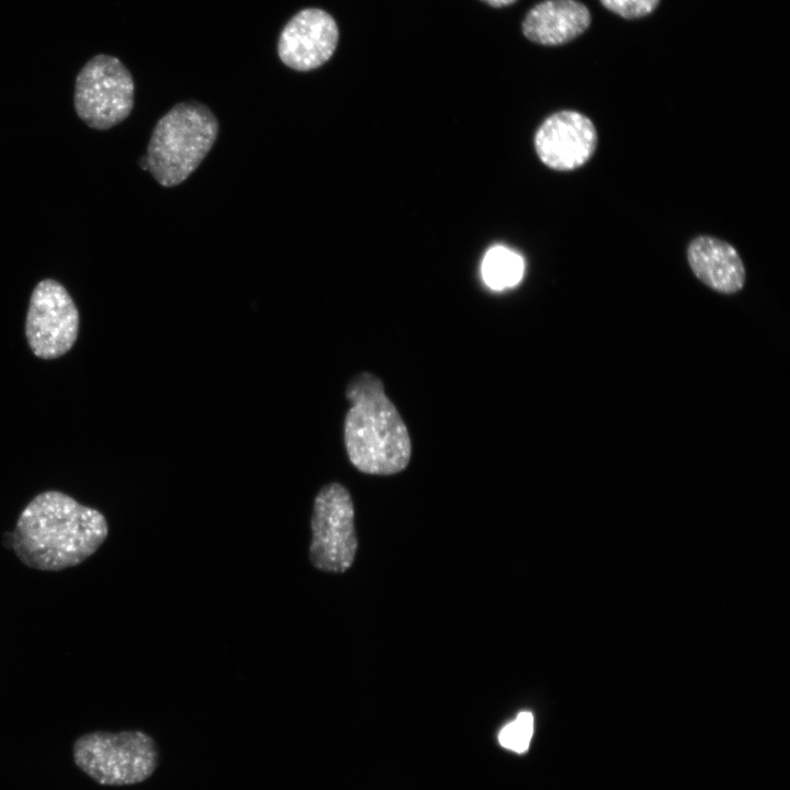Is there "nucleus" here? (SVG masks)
<instances>
[{"instance_id": "1", "label": "nucleus", "mask_w": 790, "mask_h": 790, "mask_svg": "<svg viewBox=\"0 0 790 790\" xmlns=\"http://www.w3.org/2000/svg\"><path fill=\"white\" fill-rule=\"evenodd\" d=\"M109 532L105 517L58 490L35 496L20 514L12 549L26 566L61 571L91 556Z\"/></svg>"}, {"instance_id": "2", "label": "nucleus", "mask_w": 790, "mask_h": 790, "mask_svg": "<svg viewBox=\"0 0 790 790\" xmlns=\"http://www.w3.org/2000/svg\"><path fill=\"white\" fill-rule=\"evenodd\" d=\"M351 404L343 421L348 458L360 472L393 475L404 471L411 456L408 429L380 377L361 372L346 388Z\"/></svg>"}, {"instance_id": "3", "label": "nucleus", "mask_w": 790, "mask_h": 790, "mask_svg": "<svg viewBox=\"0 0 790 790\" xmlns=\"http://www.w3.org/2000/svg\"><path fill=\"white\" fill-rule=\"evenodd\" d=\"M218 135V121L204 104L172 106L156 124L147 147L148 171L162 187L182 183L200 166Z\"/></svg>"}, {"instance_id": "4", "label": "nucleus", "mask_w": 790, "mask_h": 790, "mask_svg": "<svg viewBox=\"0 0 790 790\" xmlns=\"http://www.w3.org/2000/svg\"><path fill=\"white\" fill-rule=\"evenodd\" d=\"M76 765L104 786H129L148 779L158 767L159 752L142 731L93 732L74 744Z\"/></svg>"}, {"instance_id": "5", "label": "nucleus", "mask_w": 790, "mask_h": 790, "mask_svg": "<svg viewBox=\"0 0 790 790\" xmlns=\"http://www.w3.org/2000/svg\"><path fill=\"white\" fill-rule=\"evenodd\" d=\"M74 104L78 116L92 128L103 131L117 125L134 104L129 70L114 56H93L77 75Z\"/></svg>"}, {"instance_id": "6", "label": "nucleus", "mask_w": 790, "mask_h": 790, "mask_svg": "<svg viewBox=\"0 0 790 790\" xmlns=\"http://www.w3.org/2000/svg\"><path fill=\"white\" fill-rule=\"evenodd\" d=\"M309 560L321 571L343 573L353 563L358 540L354 508L348 489L332 482L320 488L311 519Z\"/></svg>"}, {"instance_id": "7", "label": "nucleus", "mask_w": 790, "mask_h": 790, "mask_svg": "<svg viewBox=\"0 0 790 790\" xmlns=\"http://www.w3.org/2000/svg\"><path fill=\"white\" fill-rule=\"evenodd\" d=\"M79 313L67 290L46 279L33 290L25 320V336L32 352L42 359H55L71 349L77 340Z\"/></svg>"}, {"instance_id": "8", "label": "nucleus", "mask_w": 790, "mask_h": 790, "mask_svg": "<svg viewBox=\"0 0 790 790\" xmlns=\"http://www.w3.org/2000/svg\"><path fill=\"white\" fill-rule=\"evenodd\" d=\"M598 146V132L590 117L574 110L549 115L534 136L540 160L556 171H572L583 167Z\"/></svg>"}, {"instance_id": "9", "label": "nucleus", "mask_w": 790, "mask_h": 790, "mask_svg": "<svg viewBox=\"0 0 790 790\" xmlns=\"http://www.w3.org/2000/svg\"><path fill=\"white\" fill-rule=\"evenodd\" d=\"M339 40L335 19L319 8H305L294 14L282 29L278 55L291 69L309 71L323 66L332 56Z\"/></svg>"}, {"instance_id": "10", "label": "nucleus", "mask_w": 790, "mask_h": 790, "mask_svg": "<svg viewBox=\"0 0 790 790\" xmlns=\"http://www.w3.org/2000/svg\"><path fill=\"white\" fill-rule=\"evenodd\" d=\"M686 257L692 273L711 290L734 294L743 289L746 270L738 251L730 242L699 235L688 244Z\"/></svg>"}, {"instance_id": "11", "label": "nucleus", "mask_w": 790, "mask_h": 790, "mask_svg": "<svg viewBox=\"0 0 790 790\" xmlns=\"http://www.w3.org/2000/svg\"><path fill=\"white\" fill-rule=\"evenodd\" d=\"M590 23L588 9L575 0H545L526 15L522 31L542 45H561L582 34Z\"/></svg>"}, {"instance_id": "12", "label": "nucleus", "mask_w": 790, "mask_h": 790, "mask_svg": "<svg viewBox=\"0 0 790 790\" xmlns=\"http://www.w3.org/2000/svg\"><path fill=\"white\" fill-rule=\"evenodd\" d=\"M524 272L522 257L505 246L487 250L482 261V276L485 284L495 291L517 285Z\"/></svg>"}, {"instance_id": "13", "label": "nucleus", "mask_w": 790, "mask_h": 790, "mask_svg": "<svg viewBox=\"0 0 790 790\" xmlns=\"http://www.w3.org/2000/svg\"><path fill=\"white\" fill-rule=\"evenodd\" d=\"M534 731V718L530 711H521L517 716L506 723L498 732L499 745L516 754L522 755L529 751Z\"/></svg>"}, {"instance_id": "14", "label": "nucleus", "mask_w": 790, "mask_h": 790, "mask_svg": "<svg viewBox=\"0 0 790 790\" xmlns=\"http://www.w3.org/2000/svg\"><path fill=\"white\" fill-rule=\"evenodd\" d=\"M610 11L625 18L636 19L650 14L658 0H600Z\"/></svg>"}, {"instance_id": "15", "label": "nucleus", "mask_w": 790, "mask_h": 790, "mask_svg": "<svg viewBox=\"0 0 790 790\" xmlns=\"http://www.w3.org/2000/svg\"><path fill=\"white\" fill-rule=\"evenodd\" d=\"M482 1L492 7L500 8V7L509 5L514 2H516L517 0H482Z\"/></svg>"}, {"instance_id": "16", "label": "nucleus", "mask_w": 790, "mask_h": 790, "mask_svg": "<svg viewBox=\"0 0 790 790\" xmlns=\"http://www.w3.org/2000/svg\"><path fill=\"white\" fill-rule=\"evenodd\" d=\"M139 166H140L142 169L148 170V162H147L146 156H143V157L139 159Z\"/></svg>"}]
</instances>
